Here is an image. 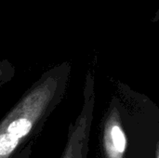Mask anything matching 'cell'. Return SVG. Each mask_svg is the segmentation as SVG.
I'll return each instance as SVG.
<instances>
[{"instance_id":"6da1fadb","label":"cell","mask_w":159,"mask_h":158,"mask_svg":"<svg viewBox=\"0 0 159 158\" xmlns=\"http://www.w3.org/2000/svg\"><path fill=\"white\" fill-rule=\"evenodd\" d=\"M71 71L64 61L44 72L0 120V158H12L39 136L64 98Z\"/></svg>"},{"instance_id":"7a4b0ae2","label":"cell","mask_w":159,"mask_h":158,"mask_svg":"<svg viewBox=\"0 0 159 158\" xmlns=\"http://www.w3.org/2000/svg\"><path fill=\"white\" fill-rule=\"evenodd\" d=\"M95 107V82L90 71L87 72L83 90V103L79 115L69 125L67 141L61 158H87Z\"/></svg>"},{"instance_id":"3957f363","label":"cell","mask_w":159,"mask_h":158,"mask_svg":"<svg viewBox=\"0 0 159 158\" xmlns=\"http://www.w3.org/2000/svg\"><path fill=\"white\" fill-rule=\"evenodd\" d=\"M102 146L104 158H126L128 140L116 100H113L103 120Z\"/></svg>"},{"instance_id":"277c9868","label":"cell","mask_w":159,"mask_h":158,"mask_svg":"<svg viewBox=\"0 0 159 158\" xmlns=\"http://www.w3.org/2000/svg\"><path fill=\"white\" fill-rule=\"evenodd\" d=\"M15 75L14 66L7 60L0 61V87L8 83Z\"/></svg>"},{"instance_id":"5b68a950","label":"cell","mask_w":159,"mask_h":158,"mask_svg":"<svg viewBox=\"0 0 159 158\" xmlns=\"http://www.w3.org/2000/svg\"><path fill=\"white\" fill-rule=\"evenodd\" d=\"M33 143L34 142H28L26 145H24L14 156L12 158H30L32 156V152H33Z\"/></svg>"},{"instance_id":"8992f818","label":"cell","mask_w":159,"mask_h":158,"mask_svg":"<svg viewBox=\"0 0 159 158\" xmlns=\"http://www.w3.org/2000/svg\"><path fill=\"white\" fill-rule=\"evenodd\" d=\"M155 158H159V149H158V144L157 145L156 148V153H155Z\"/></svg>"}]
</instances>
